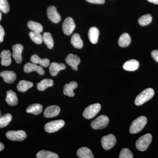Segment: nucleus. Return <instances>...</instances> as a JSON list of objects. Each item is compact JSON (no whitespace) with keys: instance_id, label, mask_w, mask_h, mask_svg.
I'll return each mask as SVG.
<instances>
[{"instance_id":"41","label":"nucleus","mask_w":158,"mask_h":158,"mask_svg":"<svg viewBox=\"0 0 158 158\" xmlns=\"http://www.w3.org/2000/svg\"><path fill=\"white\" fill-rule=\"evenodd\" d=\"M4 148H5V146H4V144L0 142V152L3 150L4 149Z\"/></svg>"},{"instance_id":"2","label":"nucleus","mask_w":158,"mask_h":158,"mask_svg":"<svg viewBox=\"0 0 158 158\" xmlns=\"http://www.w3.org/2000/svg\"><path fill=\"white\" fill-rule=\"evenodd\" d=\"M147 122V118L145 116H141L136 118L130 127V133L135 134L140 132L145 126Z\"/></svg>"},{"instance_id":"32","label":"nucleus","mask_w":158,"mask_h":158,"mask_svg":"<svg viewBox=\"0 0 158 158\" xmlns=\"http://www.w3.org/2000/svg\"><path fill=\"white\" fill-rule=\"evenodd\" d=\"M152 18L150 14H146L141 16L138 19L139 25L141 26L148 25L152 21Z\"/></svg>"},{"instance_id":"30","label":"nucleus","mask_w":158,"mask_h":158,"mask_svg":"<svg viewBox=\"0 0 158 158\" xmlns=\"http://www.w3.org/2000/svg\"><path fill=\"white\" fill-rule=\"evenodd\" d=\"M37 158H58L59 156L55 153L49 151L41 150L37 153Z\"/></svg>"},{"instance_id":"4","label":"nucleus","mask_w":158,"mask_h":158,"mask_svg":"<svg viewBox=\"0 0 158 158\" xmlns=\"http://www.w3.org/2000/svg\"><path fill=\"white\" fill-rule=\"evenodd\" d=\"M101 106L100 104L95 103L90 105L86 108L83 113V116L87 119L93 118L100 111Z\"/></svg>"},{"instance_id":"6","label":"nucleus","mask_w":158,"mask_h":158,"mask_svg":"<svg viewBox=\"0 0 158 158\" xmlns=\"http://www.w3.org/2000/svg\"><path fill=\"white\" fill-rule=\"evenodd\" d=\"M65 124V122L62 119L54 120L46 123L44 126V130L48 133H54L62 128Z\"/></svg>"},{"instance_id":"13","label":"nucleus","mask_w":158,"mask_h":158,"mask_svg":"<svg viewBox=\"0 0 158 158\" xmlns=\"http://www.w3.org/2000/svg\"><path fill=\"white\" fill-rule=\"evenodd\" d=\"M65 62L71 67L73 69L77 71L78 70V65L81 62V59L77 55L70 54L68 55L65 59Z\"/></svg>"},{"instance_id":"5","label":"nucleus","mask_w":158,"mask_h":158,"mask_svg":"<svg viewBox=\"0 0 158 158\" xmlns=\"http://www.w3.org/2000/svg\"><path fill=\"white\" fill-rule=\"evenodd\" d=\"M109 123V118L108 116L101 115L91 123V127L94 129H103L107 126Z\"/></svg>"},{"instance_id":"19","label":"nucleus","mask_w":158,"mask_h":158,"mask_svg":"<svg viewBox=\"0 0 158 158\" xmlns=\"http://www.w3.org/2000/svg\"><path fill=\"white\" fill-rule=\"evenodd\" d=\"M99 35V31L96 27L90 28L88 31V38L90 42L93 44H96L98 41Z\"/></svg>"},{"instance_id":"26","label":"nucleus","mask_w":158,"mask_h":158,"mask_svg":"<svg viewBox=\"0 0 158 158\" xmlns=\"http://www.w3.org/2000/svg\"><path fill=\"white\" fill-rule=\"evenodd\" d=\"M33 86V83L32 82L23 80L19 81L17 85L18 90L21 92H25L29 89L32 88Z\"/></svg>"},{"instance_id":"28","label":"nucleus","mask_w":158,"mask_h":158,"mask_svg":"<svg viewBox=\"0 0 158 158\" xmlns=\"http://www.w3.org/2000/svg\"><path fill=\"white\" fill-rule=\"evenodd\" d=\"M43 106L39 104H34L29 106L27 108V113H31L34 115H39L42 112Z\"/></svg>"},{"instance_id":"34","label":"nucleus","mask_w":158,"mask_h":158,"mask_svg":"<svg viewBox=\"0 0 158 158\" xmlns=\"http://www.w3.org/2000/svg\"><path fill=\"white\" fill-rule=\"evenodd\" d=\"M29 36H30L31 39L33 40V42L37 44H41L43 41L42 35L40 34V33H36L34 31H31L29 33Z\"/></svg>"},{"instance_id":"12","label":"nucleus","mask_w":158,"mask_h":158,"mask_svg":"<svg viewBox=\"0 0 158 158\" xmlns=\"http://www.w3.org/2000/svg\"><path fill=\"white\" fill-rule=\"evenodd\" d=\"M12 56L15 60L16 63L19 64L22 61V53L23 50V47L22 44H17L12 46Z\"/></svg>"},{"instance_id":"25","label":"nucleus","mask_w":158,"mask_h":158,"mask_svg":"<svg viewBox=\"0 0 158 158\" xmlns=\"http://www.w3.org/2000/svg\"><path fill=\"white\" fill-rule=\"evenodd\" d=\"M53 85V81L52 79H45L43 80L37 85V88L40 91H44L48 87Z\"/></svg>"},{"instance_id":"1","label":"nucleus","mask_w":158,"mask_h":158,"mask_svg":"<svg viewBox=\"0 0 158 158\" xmlns=\"http://www.w3.org/2000/svg\"><path fill=\"white\" fill-rule=\"evenodd\" d=\"M154 94V90L152 88H148L145 89L136 97L135 104L138 106L144 104L152 98Z\"/></svg>"},{"instance_id":"11","label":"nucleus","mask_w":158,"mask_h":158,"mask_svg":"<svg viewBox=\"0 0 158 158\" xmlns=\"http://www.w3.org/2000/svg\"><path fill=\"white\" fill-rule=\"evenodd\" d=\"M47 12L48 17L52 22L55 23H58L61 21V16L57 12L55 6H49L48 8Z\"/></svg>"},{"instance_id":"37","label":"nucleus","mask_w":158,"mask_h":158,"mask_svg":"<svg viewBox=\"0 0 158 158\" xmlns=\"http://www.w3.org/2000/svg\"><path fill=\"white\" fill-rule=\"evenodd\" d=\"M5 34V33L4 28H3L2 26L0 25V43L3 42Z\"/></svg>"},{"instance_id":"40","label":"nucleus","mask_w":158,"mask_h":158,"mask_svg":"<svg viewBox=\"0 0 158 158\" xmlns=\"http://www.w3.org/2000/svg\"><path fill=\"white\" fill-rule=\"evenodd\" d=\"M149 2L152 3L153 4L158 5V0H147Z\"/></svg>"},{"instance_id":"29","label":"nucleus","mask_w":158,"mask_h":158,"mask_svg":"<svg viewBox=\"0 0 158 158\" xmlns=\"http://www.w3.org/2000/svg\"><path fill=\"white\" fill-rule=\"evenodd\" d=\"M43 40L46 45L50 49L53 48L54 46V41L50 33L45 32L42 36Z\"/></svg>"},{"instance_id":"42","label":"nucleus","mask_w":158,"mask_h":158,"mask_svg":"<svg viewBox=\"0 0 158 158\" xmlns=\"http://www.w3.org/2000/svg\"><path fill=\"white\" fill-rule=\"evenodd\" d=\"M1 18H2V14H1V11H0V21H1Z\"/></svg>"},{"instance_id":"15","label":"nucleus","mask_w":158,"mask_h":158,"mask_svg":"<svg viewBox=\"0 0 158 158\" xmlns=\"http://www.w3.org/2000/svg\"><path fill=\"white\" fill-rule=\"evenodd\" d=\"M0 76L2 77L4 81L8 84H11L15 81L16 75L15 73L12 71H4L0 73Z\"/></svg>"},{"instance_id":"43","label":"nucleus","mask_w":158,"mask_h":158,"mask_svg":"<svg viewBox=\"0 0 158 158\" xmlns=\"http://www.w3.org/2000/svg\"><path fill=\"white\" fill-rule=\"evenodd\" d=\"M0 117H1V112H0Z\"/></svg>"},{"instance_id":"7","label":"nucleus","mask_w":158,"mask_h":158,"mask_svg":"<svg viewBox=\"0 0 158 158\" xmlns=\"http://www.w3.org/2000/svg\"><path fill=\"white\" fill-rule=\"evenodd\" d=\"M116 139L113 134L104 136L102 138L101 144L104 149L109 150L113 148L116 143Z\"/></svg>"},{"instance_id":"9","label":"nucleus","mask_w":158,"mask_h":158,"mask_svg":"<svg viewBox=\"0 0 158 158\" xmlns=\"http://www.w3.org/2000/svg\"><path fill=\"white\" fill-rule=\"evenodd\" d=\"M75 24L72 18L68 17L65 19L62 24V30L65 35L69 36L72 34L75 28Z\"/></svg>"},{"instance_id":"8","label":"nucleus","mask_w":158,"mask_h":158,"mask_svg":"<svg viewBox=\"0 0 158 158\" xmlns=\"http://www.w3.org/2000/svg\"><path fill=\"white\" fill-rule=\"evenodd\" d=\"M6 136L11 141H22L27 137V134L23 131H11L7 132Z\"/></svg>"},{"instance_id":"27","label":"nucleus","mask_w":158,"mask_h":158,"mask_svg":"<svg viewBox=\"0 0 158 158\" xmlns=\"http://www.w3.org/2000/svg\"><path fill=\"white\" fill-rule=\"evenodd\" d=\"M71 43L74 47L78 49L82 48L83 46V42L80 35L78 34H74L71 38Z\"/></svg>"},{"instance_id":"22","label":"nucleus","mask_w":158,"mask_h":158,"mask_svg":"<svg viewBox=\"0 0 158 158\" xmlns=\"http://www.w3.org/2000/svg\"><path fill=\"white\" fill-rule=\"evenodd\" d=\"M77 155L81 158H94L92 152L87 147H81L77 152Z\"/></svg>"},{"instance_id":"33","label":"nucleus","mask_w":158,"mask_h":158,"mask_svg":"<svg viewBox=\"0 0 158 158\" xmlns=\"http://www.w3.org/2000/svg\"><path fill=\"white\" fill-rule=\"evenodd\" d=\"M12 119V116L10 114H6L0 117V128L7 126Z\"/></svg>"},{"instance_id":"35","label":"nucleus","mask_w":158,"mask_h":158,"mask_svg":"<svg viewBox=\"0 0 158 158\" xmlns=\"http://www.w3.org/2000/svg\"><path fill=\"white\" fill-rule=\"evenodd\" d=\"M10 7L7 0H0V11L4 13L9 12Z\"/></svg>"},{"instance_id":"31","label":"nucleus","mask_w":158,"mask_h":158,"mask_svg":"<svg viewBox=\"0 0 158 158\" xmlns=\"http://www.w3.org/2000/svg\"><path fill=\"white\" fill-rule=\"evenodd\" d=\"M28 27L31 31L37 33H40L43 31V27L39 23L30 21L27 23Z\"/></svg>"},{"instance_id":"14","label":"nucleus","mask_w":158,"mask_h":158,"mask_svg":"<svg viewBox=\"0 0 158 158\" xmlns=\"http://www.w3.org/2000/svg\"><path fill=\"white\" fill-rule=\"evenodd\" d=\"M60 112V107L58 106H50L45 109L44 115L46 118H53L58 116Z\"/></svg>"},{"instance_id":"16","label":"nucleus","mask_w":158,"mask_h":158,"mask_svg":"<svg viewBox=\"0 0 158 158\" xmlns=\"http://www.w3.org/2000/svg\"><path fill=\"white\" fill-rule=\"evenodd\" d=\"M66 68V66L63 63H59L57 62H52L49 66L50 73L52 76L55 77L57 75L59 71L64 70Z\"/></svg>"},{"instance_id":"21","label":"nucleus","mask_w":158,"mask_h":158,"mask_svg":"<svg viewBox=\"0 0 158 158\" xmlns=\"http://www.w3.org/2000/svg\"><path fill=\"white\" fill-rule=\"evenodd\" d=\"M1 64L3 66H9L11 64V54L10 51L4 50L1 53Z\"/></svg>"},{"instance_id":"3","label":"nucleus","mask_w":158,"mask_h":158,"mask_svg":"<svg viewBox=\"0 0 158 158\" xmlns=\"http://www.w3.org/2000/svg\"><path fill=\"white\" fill-rule=\"evenodd\" d=\"M152 135L150 134H147L141 136L136 141V146L140 151L146 150L152 141Z\"/></svg>"},{"instance_id":"18","label":"nucleus","mask_w":158,"mask_h":158,"mask_svg":"<svg viewBox=\"0 0 158 158\" xmlns=\"http://www.w3.org/2000/svg\"><path fill=\"white\" fill-rule=\"evenodd\" d=\"M139 63L137 60L131 59L127 61L123 64V67L124 70L128 71H135L139 68Z\"/></svg>"},{"instance_id":"23","label":"nucleus","mask_w":158,"mask_h":158,"mask_svg":"<svg viewBox=\"0 0 158 158\" xmlns=\"http://www.w3.org/2000/svg\"><path fill=\"white\" fill-rule=\"evenodd\" d=\"M31 60L32 63L36 64H39L43 67H47L49 65L50 61L48 59H41L37 55L32 56L31 57Z\"/></svg>"},{"instance_id":"20","label":"nucleus","mask_w":158,"mask_h":158,"mask_svg":"<svg viewBox=\"0 0 158 158\" xmlns=\"http://www.w3.org/2000/svg\"><path fill=\"white\" fill-rule=\"evenodd\" d=\"M18 98L16 93L11 90H9L7 92L6 102L8 105L11 106H16L18 103Z\"/></svg>"},{"instance_id":"10","label":"nucleus","mask_w":158,"mask_h":158,"mask_svg":"<svg viewBox=\"0 0 158 158\" xmlns=\"http://www.w3.org/2000/svg\"><path fill=\"white\" fill-rule=\"evenodd\" d=\"M24 71L26 73H30L33 71L37 72L40 75H43L45 73L42 66L37 65L34 63L28 62L24 66Z\"/></svg>"},{"instance_id":"24","label":"nucleus","mask_w":158,"mask_h":158,"mask_svg":"<svg viewBox=\"0 0 158 158\" xmlns=\"http://www.w3.org/2000/svg\"><path fill=\"white\" fill-rule=\"evenodd\" d=\"M131 43V38L127 33H123L118 39V44L119 46L122 48L127 47Z\"/></svg>"},{"instance_id":"17","label":"nucleus","mask_w":158,"mask_h":158,"mask_svg":"<svg viewBox=\"0 0 158 158\" xmlns=\"http://www.w3.org/2000/svg\"><path fill=\"white\" fill-rule=\"evenodd\" d=\"M77 86V84L75 81H72L69 84H66L63 88V93L66 96L73 97L75 95L73 90Z\"/></svg>"},{"instance_id":"39","label":"nucleus","mask_w":158,"mask_h":158,"mask_svg":"<svg viewBox=\"0 0 158 158\" xmlns=\"http://www.w3.org/2000/svg\"><path fill=\"white\" fill-rule=\"evenodd\" d=\"M151 56L156 62H158V50L153 51L151 53Z\"/></svg>"},{"instance_id":"38","label":"nucleus","mask_w":158,"mask_h":158,"mask_svg":"<svg viewBox=\"0 0 158 158\" xmlns=\"http://www.w3.org/2000/svg\"><path fill=\"white\" fill-rule=\"evenodd\" d=\"M88 2L92 4H103L105 2V0H86Z\"/></svg>"},{"instance_id":"36","label":"nucleus","mask_w":158,"mask_h":158,"mask_svg":"<svg viewBox=\"0 0 158 158\" xmlns=\"http://www.w3.org/2000/svg\"><path fill=\"white\" fill-rule=\"evenodd\" d=\"M120 158H133L132 153L128 148H124L121 150L119 155Z\"/></svg>"}]
</instances>
